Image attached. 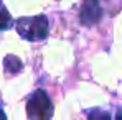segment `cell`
Wrapping results in <instances>:
<instances>
[{
  "label": "cell",
  "instance_id": "52a82bcc",
  "mask_svg": "<svg viewBox=\"0 0 122 120\" xmlns=\"http://www.w3.org/2000/svg\"><path fill=\"white\" fill-rule=\"evenodd\" d=\"M2 119H5V114H3V112L0 110V120H2Z\"/></svg>",
  "mask_w": 122,
  "mask_h": 120
},
{
  "label": "cell",
  "instance_id": "3957f363",
  "mask_svg": "<svg viewBox=\"0 0 122 120\" xmlns=\"http://www.w3.org/2000/svg\"><path fill=\"white\" fill-rule=\"evenodd\" d=\"M101 17H102V8L99 0H84L81 12H79V18H81L82 25L91 26V25H94L101 20Z\"/></svg>",
  "mask_w": 122,
  "mask_h": 120
},
{
  "label": "cell",
  "instance_id": "ba28073f",
  "mask_svg": "<svg viewBox=\"0 0 122 120\" xmlns=\"http://www.w3.org/2000/svg\"><path fill=\"white\" fill-rule=\"evenodd\" d=\"M117 119H122V112H119V114H117Z\"/></svg>",
  "mask_w": 122,
  "mask_h": 120
},
{
  "label": "cell",
  "instance_id": "5b68a950",
  "mask_svg": "<svg viewBox=\"0 0 122 120\" xmlns=\"http://www.w3.org/2000/svg\"><path fill=\"white\" fill-rule=\"evenodd\" d=\"M13 26V18L10 17L8 10L0 5V30H10Z\"/></svg>",
  "mask_w": 122,
  "mask_h": 120
},
{
  "label": "cell",
  "instance_id": "277c9868",
  "mask_svg": "<svg viewBox=\"0 0 122 120\" xmlns=\"http://www.w3.org/2000/svg\"><path fill=\"white\" fill-rule=\"evenodd\" d=\"M3 66H5V71L10 72V74H17V72H20L21 67H23L21 61L18 59L17 56H13V54L5 56V59H3Z\"/></svg>",
  "mask_w": 122,
  "mask_h": 120
},
{
  "label": "cell",
  "instance_id": "8992f818",
  "mask_svg": "<svg viewBox=\"0 0 122 120\" xmlns=\"http://www.w3.org/2000/svg\"><path fill=\"white\" fill-rule=\"evenodd\" d=\"M91 117H102V119H109V114H101V112H99V114H92Z\"/></svg>",
  "mask_w": 122,
  "mask_h": 120
},
{
  "label": "cell",
  "instance_id": "6da1fadb",
  "mask_svg": "<svg viewBox=\"0 0 122 120\" xmlns=\"http://www.w3.org/2000/svg\"><path fill=\"white\" fill-rule=\"evenodd\" d=\"M17 30L21 38L28 41H41L48 36V20L45 15L33 18H20L17 21Z\"/></svg>",
  "mask_w": 122,
  "mask_h": 120
},
{
  "label": "cell",
  "instance_id": "7a4b0ae2",
  "mask_svg": "<svg viewBox=\"0 0 122 120\" xmlns=\"http://www.w3.org/2000/svg\"><path fill=\"white\" fill-rule=\"evenodd\" d=\"M26 114L30 119H51L53 104L45 91H35L26 102Z\"/></svg>",
  "mask_w": 122,
  "mask_h": 120
}]
</instances>
